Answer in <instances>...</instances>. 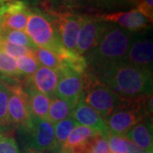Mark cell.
Segmentation results:
<instances>
[{
	"label": "cell",
	"instance_id": "obj_1",
	"mask_svg": "<svg viewBox=\"0 0 153 153\" xmlns=\"http://www.w3.org/2000/svg\"><path fill=\"white\" fill-rule=\"evenodd\" d=\"M134 36V33L112 23L104 22L97 43L85 57L88 71L95 74L125 62Z\"/></svg>",
	"mask_w": 153,
	"mask_h": 153
},
{
	"label": "cell",
	"instance_id": "obj_2",
	"mask_svg": "<svg viewBox=\"0 0 153 153\" xmlns=\"http://www.w3.org/2000/svg\"><path fill=\"white\" fill-rule=\"evenodd\" d=\"M94 75L124 100L152 94V71L128 62H121Z\"/></svg>",
	"mask_w": 153,
	"mask_h": 153
},
{
	"label": "cell",
	"instance_id": "obj_3",
	"mask_svg": "<svg viewBox=\"0 0 153 153\" xmlns=\"http://www.w3.org/2000/svg\"><path fill=\"white\" fill-rule=\"evenodd\" d=\"M152 94L126 100L105 120L109 134L125 136L133 126L146 117H152Z\"/></svg>",
	"mask_w": 153,
	"mask_h": 153
},
{
	"label": "cell",
	"instance_id": "obj_4",
	"mask_svg": "<svg viewBox=\"0 0 153 153\" xmlns=\"http://www.w3.org/2000/svg\"><path fill=\"white\" fill-rule=\"evenodd\" d=\"M25 32L38 48L48 49L58 55L66 52L53 18L37 9H29Z\"/></svg>",
	"mask_w": 153,
	"mask_h": 153
},
{
	"label": "cell",
	"instance_id": "obj_5",
	"mask_svg": "<svg viewBox=\"0 0 153 153\" xmlns=\"http://www.w3.org/2000/svg\"><path fill=\"white\" fill-rule=\"evenodd\" d=\"M82 101L96 111L105 120L116 108L128 100L121 98L94 74L87 71L83 74Z\"/></svg>",
	"mask_w": 153,
	"mask_h": 153
},
{
	"label": "cell",
	"instance_id": "obj_6",
	"mask_svg": "<svg viewBox=\"0 0 153 153\" xmlns=\"http://www.w3.org/2000/svg\"><path fill=\"white\" fill-rule=\"evenodd\" d=\"M7 87L9 90L8 111L12 126L25 134L33 125L27 94L20 84L7 85Z\"/></svg>",
	"mask_w": 153,
	"mask_h": 153
},
{
	"label": "cell",
	"instance_id": "obj_7",
	"mask_svg": "<svg viewBox=\"0 0 153 153\" xmlns=\"http://www.w3.org/2000/svg\"><path fill=\"white\" fill-rule=\"evenodd\" d=\"M48 15L52 17L55 22L63 47L67 51L75 53L76 39L83 16L70 11H51Z\"/></svg>",
	"mask_w": 153,
	"mask_h": 153
},
{
	"label": "cell",
	"instance_id": "obj_8",
	"mask_svg": "<svg viewBox=\"0 0 153 153\" xmlns=\"http://www.w3.org/2000/svg\"><path fill=\"white\" fill-rule=\"evenodd\" d=\"M83 93V74L66 66L58 71V83L55 96L68 101L74 107L82 100Z\"/></svg>",
	"mask_w": 153,
	"mask_h": 153
},
{
	"label": "cell",
	"instance_id": "obj_9",
	"mask_svg": "<svg viewBox=\"0 0 153 153\" xmlns=\"http://www.w3.org/2000/svg\"><path fill=\"white\" fill-rule=\"evenodd\" d=\"M33 125L27 133V150L44 152L53 151L55 146V125L49 119H32Z\"/></svg>",
	"mask_w": 153,
	"mask_h": 153
},
{
	"label": "cell",
	"instance_id": "obj_10",
	"mask_svg": "<svg viewBox=\"0 0 153 153\" xmlns=\"http://www.w3.org/2000/svg\"><path fill=\"white\" fill-rule=\"evenodd\" d=\"M104 22L98 17L83 16L82 25L76 39L75 53L76 55L86 57L94 49L98 41Z\"/></svg>",
	"mask_w": 153,
	"mask_h": 153
},
{
	"label": "cell",
	"instance_id": "obj_11",
	"mask_svg": "<svg viewBox=\"0 0 153 153\" xmlns=\"http://www.w3.org/2000/svg\"><path fill=\"white\" fill-rule=\"evenodd\" d=\"M29 16V8L22 0H10L1 16V28L4 30H15L25 32Z\"/></svg>",
	"mask_w": 153,
	"mask_h": 153
},
{
	"label": "cell",
	"instance_id": "obj_12",
	"mask_svg": "<svg viewBox=\"0 0 153 153\" xmlns=\"http://www.w3.org/2000/svg\"><path fill=\"white\" fill-rule=\"evenodd\" d=\"M152 41L146 37L134 34L125 62L152 71Z\"/></svg>",
	"mask_w": 153,
	"mask_h": 153
},
{
	"label": "cell",
	"instance_id": "obj_13",
	"mask_svg": "<svg viewBox=\"0 0 153 153\" xmlns=\"http://www.w3.org/2000/svg\"><path fill=\"white\" fill-rule=\"evenodd\" d=\"M102 22L112 23L131 33H137L146 28L152 22L145 16L134 9L129 11H119L98 17Z\"/></svg>",
	"mask_w": 153,
	"mask_h": 153
},
{
	"label": "cell",
	"instance_id": "obj_14",
	"mask_svg": "<svg viewBox=\"0 0 153 153\" xmlns=\"http://www.w3.org/2000/svg\"><path fill=\"white\" fill-rule=\"evenodd\" d=\"M71 117L78 125L88 127L95 131L99 132L104 137H108L109 132L105 121L100 117L96 111L80 100L72 111Z\"/></svg>",
	"mask_w": 153,
	"mask_h": 153
},
{
	"label": "cell",
	"instance_id": "obj_15",
	"mask_svg": "<svg viewBox=\"0 0 153 153\" xmlns=\"http://www.w3.org/2000/svg\"><path fill=\"white\" fill-rule=\"evenodd\" d=\"M26 83L52 99L55 96L58 83V71L40 65L32 76L27 77Z\"/></svg>",
	"mask_w": 153,
	"mask_h": 153
},
{
	"label": "cell",
	"instance_id": "obj_16",
	"mask_svg": "<svg viewBox=\"0 0 153 153\" xmlns=\"http://www.w3.org/2000/svg\"><path fill=\"white\" fill-rule=\"evenodd\" d=\"M128 140L136 144L144 151L152 150V117H146L133 126L125 134Z\"/></svg>",
	"mask_w": 153,
	"mask_h": 153
},
{
	"label": "cell",
	"instance_id": "obj_17",
	"mask_svg": "<svg viewBox=\"0 0 153 153\" xmlns=\"http://www.w3.org/2000/svg\"><path fill=\"white\" fill-rule=\"evenodd\" d=\"M27 94L28 105L32 119H48L51 99L40 93L25 82L23 87Z\"/></svg>",
	"mask_w": 153,
	"mask_h": 153
},
{
	"label": "cell",
	"instance_id": "obj_18",
	"mask_svg": "<svg viewBox=\"0 0 153 153\" xmlns=\"http://www.w3.org/2000/svg\"><path fill=\"white\" fill-rule=\"evenodd\" d=\"M99 134H100L99 132L88 127L77 124L72 129L63 147L61 148L60 153H76L92 138Z\"/></svg>",
	"mask_w": 153,
	"mask_h": 153
},
{
	"label": "cell",
	"instance_id": "obj_19",
	"mask_svg": "<svg viewBox=\"0 0 153 153\" xmlns=\"http://www.w3.org/2000/svg\"><path fill=\"white\" fill-rule=\"evenodd\" d=\"M74 108L75 107L68 101L55 96L51 99L48 119L55 125L60 121L71 117Z\"/></svg>",
	"mask_w": 153,
	"mask_h": 153
},
{
	"label": "cell",
	"instance_id": "obj_20",
	"mask_svg": "<svg viewBox=\"0 0 153 153\" xmlns=\"http://www.w3.org/2000/svg\"><path fill=\"white\" fill-rule=\"evenodd\" d=\"M76 125L77 123L71 117L55 124V146L52 151L53 152L60 153L67 138Z\"/></svg>",
	"mask_w": 153,
	"mask_h": 153
},
{
	"label": "cell",
	"instance_id": "obj_21",
	"mask_svg": "<svg viewBox=\"0 0 153 153\" xmlns=\"http://www.w3.org/2000/svg\"><path fill=\"white\" fill-rule=\"evenodd\" d=\"M0 72L8 79L20 83L23 76L19 71L16 61L14 58L8 55L0 48Z\"/></svg>",
	"mask_w": 153,
	"mask_h": 153
},
{
	"label": "cell",
	"instance_id": "obj_22",
	"mask_svg": "<svg viewBox=\"0 0 153 153\" xmlns=\"http://www.w3.org/2000/svg\"><path fill=\"white\" fill-rule=\"evenodd\" d=\"M33 51L36 60H38L40 65L57 71L61 68L62 62L60 55L50 50L38 47L33 49Z\"/></svg>",
	"mask_w": 153,
	"mask_h": 153
},
{
	"label": "cell",
	"instance_id": "obj_23",
	"mask_svg": "<svg viewBox=\"0 0 153 153\" xmlns=\"http://www.w3.org/2000/svg\"><path fill=\"white\" fill-rule=\"evenodd\" d=\"M8 100L9 90L4 83L0 88V133L4 134L14 129L8 111Z\"/></svg>",
	"mask_w": 153,
	"mask_h": 153
},
{
	"label": "cell",
	"instance_id": "obj_24",
	"mask_svg": "<svg viewBox=\"0 0 153 153\" xmlns=\"http://www.w3.org/2000/svg\"><path fill=\"white\" fill-rule=\"evenodd\" d=\"M2 39L5 40L10 44H15L17 46L27 47L30 49L36 48L32 39L28 37L25 32L15 31V30H4L2 31Z\"/></svg>",
	"mask_w": 153,
	"mask_h": 153
},
{
	"label": "cell",
	"instance_id": "obj_25",
	"mask_svg": "<svg viewBox=\"0 0 153 153\" xmlns=\"http://www.w3.org/2000/svg\"><path fill=\"white\" fill-rule=\"evenodd\" d=\"M16 61L19 71L25 76H32L40 66L34 55H23L17 58Z\"/></svg>",
	"mask_w": 153,
	"mask_h": 153
},
{
	"label": "cell",
	"instance_id": "obj_26",
	"mask_svg": "<svg viewBox=\"0 0 153 153\" xmlns=\"http://www.w3.org/2000/svg\"><path fill=\"white\" fill-rule=\"evenodd\" d=\"M0 48L4 52H5L7 55H10L14 59H17L23 55H33V49L10 44L4 39H1L0 41Z\"/></svg>",
	"mask_w": 153,
	"mask_h": 153
},
{
	"label": "cell",
	"instance_id": "obj_27",
	"mask_svg": "<svg viewBox=\"0 0 153 153\" xmlns=\"http://www.w3.org/2000/svg\"><path fill=\"white\" fill-rule=\"evenodd\" d=\"M107 142L111 153H128V139L126 137L109 134Z\"/></svg>",
	"mask_w": 153,
	"mask_h": 153
},
{
	"label": "cell",
	"instance_id": "obj_28",
	"mask_svg": "<svg viewBox=\"0 0 153 153\" xmlns=\"http://www.w3.org/2000/svg\"><path fill=\"white\" fill-rule=\"evenodd\" d=\"M95 5L103 9H118L133 4H136V0H91Z\"/></svg>",
	"mask_w": 153,
	"mask_h": 153
},
{
	"label": "cell",
	"instance_id": "obj_29",
	"mask_svg": "<svg viewBox=\"0 0 153 153\" xmlns=\"http://www.w3.org/2000/svg\"><path fill=\"white\" fill-rule=\"evenodd\" d=\"M0 153H20L16 141L10 136L0 133Z\"/></svg>",
	"mask_w": 153,
	"mask_h": 153
},
{
	"label": "cell",
	"instance_id": "obj_30",
	"mask_svg": "<svg viewBox=\"0 0 153 153\" xmlns=\"http://www.w3.org/2000/svg\"><path fill=\"white\" fill-rule=\"evenodd\" d=\"M136 10L151 22L153 20V0H136Z\"/></svg>",
	"mask_w": 153,
	"mask_h": 153
},
{
	"label": "cell",
	"instance_id": "obj_31",
	"mask_svg": "<svg viewBox=\"0 0 153 153\" xmlns=\"http://www.w3.org/2000/svg\"><path fill=\"white\" fill-rule=\"evenodd\" d=\"M54 3L65 8H73L82 4L83 0H53Z\"/></svg>",
	"mask_w": 153,
	"mask_h": 153
},
{
	"label": "cell",
	"instance_id": "obj_32",
	"mask_svg": "<svg viewBox=\"0 0 153 153\" xmlns=\"http://www.w3.org/2000/svg\"><path fill=\"white\" fill-rule=\"evenodd\" d=\"M145 151L138 146L136 144L128 140V153H143Z\"/></svg>",
	"mask_w": 153,
	"mask_h": 153
},
{
	"label": "cell",
	"instance_id": "obj_33",
	"mask_svg": "<svg viewBox=\"0 0 153 153\" xmlns=\"http://www.w3.org/2000/svg\"><path fill=\"white\" fill-rule=\"evenodd\" d=\"M0 80L2 81V82H4L5 84L7 85H13V84H20V83H17V82H14V81H12V80H10V79H8L7 77L4 76L1 72H0Z\"/></svg>",
	"mask_w": 153,
	"mask_h": 153
},
{
	"label": "cell",
	"instance_id": "obj_34",
	"mask_svg": "<svg viewBox=\"0 0 153 153\" xmlns=\"http://www.w3.org/2000/svg\"><path fill=\"white\" fill-rule=\"evenodd\" d=\"M8 1H10V0H0V16H2L4 14V7H5V4Z\"/></svg>",
	"mask_w": 153,
	"mask_h": 153
},
{
	"label": "cell",
	"instance_id": "obj_35",
	"mask_svg": "<svg viewBox=\"0 0 153 153\" xmlns=\"http://www.w3.org/2000/svg\"><path fill=\"white\" fill-rule=\"evenodd\" d=\"M23 153H44L42 152H38V151H34V150H26Z\"/></svg>",
	"mask_w": 153,
	"mask_h": 153
},
{
	"label": "cell",
	"instance_id": "obj_36",
	"mask_svg": "<svg viewBox=\"0 0 153 153\" xmlns=\"http://www.w3.org/2000/svg\"><path fill=\"white\" fill-rule=\"evenodd\" d=\"M2 39V28H1V16H0V41Z\"/></svg>",
	"mask_w": 153,
	"mask_h": 153
},
{
	"label": "cell",
	"instance_id": "obj_37",
	"mask_svg": "<svg viewBox=\"0 0 153 153\" xmlns=\"http://www.w3.org/2000/svg\"><path fill=\"white\" fill-rule=\"evenodd\" d=\"M143 153H153L152 150H149V151H145Z\"/></svg>",
	"mask_w": 153,
	"mask_h": 153
},
{
	"label": "cell",
	"instance_id": "obj_38",
	"mask_svg": "<svg viewBox=\"0 0 153 153\" xmlns=\"http://www.w3.org/2000/svg\"><path fill=\"white\" fill-rule=\"evenodd\" d=\"M4 82H2V81H1V80H0V88L2 87V86H3V85H4Z\"/></svg>",
	"mask_w": 153,
	"mask_h": 153
}]
</instances>
